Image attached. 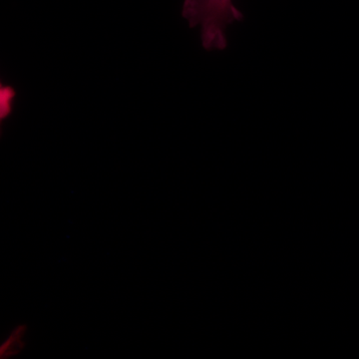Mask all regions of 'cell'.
Here are the masks:
<instances>
[{
	"instance_id": "3957f363",
	"label": "cell",
	"mask_w": 359,
	"mask_h": 359,
	"mask_svg": "<svg viewBox=\"0 0 359 359\" xmlns=\"http://www.w3.org/2000/svg\"><path fill=\"white\" fill-rule=\"evenodd\" d=\"M7 353V348L6 346H0V355H6Z\"/></svg>"
},
{
	"instance_id": "7a4b0ae2",
	"label": "cell",
	"mask_w": 359,
	"mask_h": 359,
	"mask_svg": "<svg viewBox=\"0 0 359 359\" xmlns=\"http://www.w3.org/2000/svg\"><path fill=\"white\" fill-rule=\"evenodd\" d=\"M15 91L8 85L0 81V130L2 124L13 112Z\"/></svg>"
},
{
	"instance_id": "6da1fadb",
	"label": "cell",
	"mask_w": 359,
	"mask_h": 359,
	"mask_svg": "<svg viewBox=\"0 0 359 359\" xmlns=\"http://www.w3.org/2000/svg\"><path fill=\"white\" fill-rule=\"evenodd\" d=\"M183 16L192 27L200 28L208 50L226 48V27L244 18L233 0H185Z\"/></svg>"
}]
</instances>
